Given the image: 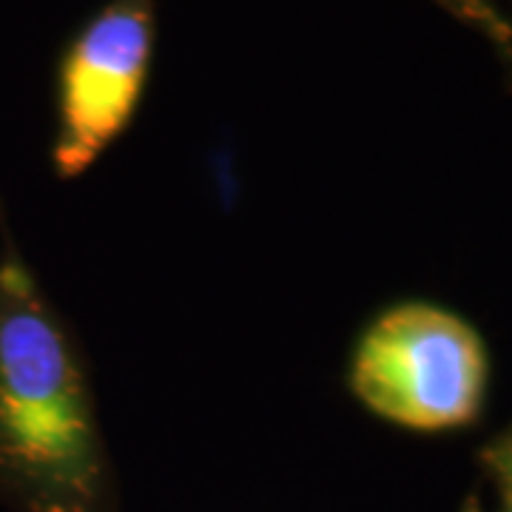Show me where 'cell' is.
<instances>
[{
	"label": "cell",
	"instance_id": "1",
	"mask_svg": "<svg viewBox=\"0 0 512 512\" xmlns=\"http://www.w3.org/2000/svg\"><path fill=\"white\" fill-rule=\"evenodd\" d=\"M109 461L86 365L35 271L0 245V495L23 512H103Z\"/></svg>",
	"mask_w": 512,
	"mask_h": 512
},
{
	"label": "cell",
	"instance_id": "2",
	"mask_svg": "<svg viewBox=\"0 0 512 512\" xmlns=\"http://www.w3.org/2000/svg\"><path fill=\"white\" fill-rule=\"evenodd\" d=\"M487 348L456 313L404 302L362 333L350 362V390L379 419L439 433L476 419L487 393Z\"/></svg>",
	"mask_w": 512,
	"mask_h": 512
},
{
	"label": "cell",
	"instance_id": "3",
	"mask_svg": "<svg viewBox=\"0 0 512 512\" xmlns=\"http://www.w3.org/2000/svg\"><path fill=\"white\" fill-rule=\"evenodd\" d=\"M154 49V0H109L69 43L57 77L52 165L86 174L126 131L143 97Z\"/></svg>",
	"mask_w": 512,
	"mask_h": 512
},
{
	"label": "cell",
	"instance_id": "4",
	"mask_svg": "<svg viewBox=\"0 0 512 512\" xmlns=\"http://www.w3.org/2000/svg\"><path fill=\"white\" fill-rule=\"evenodd\" d=\"M487 467L493 470L495 481H498L507 512H512V433L487 450Z\"/></svg>",
	"mask_w": 512,
	"mask_h": 512
},
{
	"label": "cell",
	"instance_id": "5",
	"mask_svg": "<svg viewBox=\"0 0 512 512\" xmlns=\"http://www.w3.org/2000/svg\"><path fill=\"white\" fill-rule=\"evenodd\" d=\"M447 3H453L461 15H467L470 20H476L478 26H484L490 35L495 37H504V23L498 20V15L493 12V6L487 3V0H447Z\"/></svg>",
	"mask_w": 512,
	"mask_h": 512
},
{
	"label": "cell",
	"instance_id": "6",
	"mask_svg": "<svg viewBox=\"0 0 512 512\" xmlns=\"http://www.w3.org/2000/svg\"><path fill=\"white\" fill-rule=\"evenodd\" d=\"M467 512H481V510H478V507H470V510H467Z\"/></svg>",
	"mask_w": 512,
	"mask_h": 512
}]
</instances>
